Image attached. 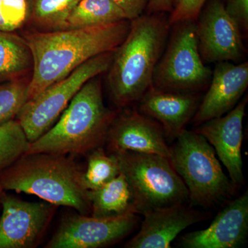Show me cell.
<instances>
[{"instance_id": "6da1fadb", "label": "cell", "mask_w": 248, "mask_h": 248, "mask_svg": "<svg viewBox=\"0 0 248 248\" xmlns=\"http://www.w3.org/2000/svg\"><path fill=\"white\" fill-rule=\"evenodd\" d=\"M130 27V21L125 19L95 27L23 32L33 61L27 101L91 59L114 51L125 40Z\"/></svg>"}, {"instance_id": "7a4b0ae2", "label": "cell", "mask_w": 248, "mask_h": 248, "mask_svg": "<svg viewBox=\"0 0 248 248\" xmlns=\"http://www.w3.org/2000/svg\"><path fill=\"white\" fill-rule=\"evenodd\" d=\"M170 27L164 14L141 15L130 20L128 35L114 50L107 72L109 93L119 108L139 102L153 86Z\"/></svg>"}, {"instance_id": "3957f363", "label": "cell", "mask_w": 248, "mask_h": 248, "mask_svg": "<svg viewBox=\"0 0 248 248\" xmlns=\"http://www.w3.org/2000/svg\"><path fill=\"white\" fill-rule=\"evenodd\" d=\"M69 155L27 153L0 172L3 190L33 195L56 205L91 215L83 171Z\"/></svg>"}, {"instance_id": "277c9868", "label": "cell", "mask_w": 248, "mask_h": 248, "mask_svg": "<svg viewBox=\"0 0 248 248\" xmlns=\"http://www.w3.org/2000/svg\"><path fill=\"white\" fill-rule=\"evenodd\" d=\"M116 114L105 106L100 76L89 80L72 99L53 126L27 153L88 155L106 143Z\"/></svg>"}, {"instance_id": "5b68a950", "label": "cell", "mask_w": 248, "mask_h": 248, "mask_svg": "<svg viewBox=\"0 0 248 248\" xmlns=\"http://www.w3.org/2000/svg\"><path fill=\"white\" fill-rule=\"evenodd\" d=\"M170 151V161L187 187L192 205L212 206L234 192V186L203 135L184 129Z\"/></svg>"}, {"instance_id": "8992f818", "label": "cell", "mask_w": 248, "mask_h": 248, "mask_svg": "<svg viewBox=\"0 0 248 248\" xmlns=\"http://www.w3.org/2000/svg\"><path fill=\"white\" fill-rule=\"evenodd\" d=\"M128 181L136 214L184 203L188 192L169 158L151 153H112Z\"/></svg>"}, {"instance_id": "52a82bcc", "label": "cell", "mask_w": 248, "mask_h": 248, "mask_svg": "<svg viewBox=\"0 0 248 248\" xmlns=\"http://www.w3.org/2000/svg\"><path fill=\"white\" fill-rule=\"evenodd\" d=\"M172 32L153 75V86L162 91L198 93L210 84L213 71L198 48L195 21L171 25Z\"/></svg>"}, {"instance_id": "ba28073f", "label": "cell", "mask_w": 248, "mask_h": 248, "mask_svg": "<svg viewBox=\"0 0 248 248\" xmlns=\"http://www.w3.org/2000/svg\"><path fill=\"white\" fill-rule=\"evenodd\" d=\"M114 51L94 57L29 99L16 117L29 142L35 141L55 124L72 99L89 80L107 73Z\"/></svg>"}, {"instance_id": "9c48e42d", "label": "cell", "mask_w": 248, "mask_h": 248, "mask_svg": "<svg viewBox=\"0 0 248 248\" xmlns=\"http://www.w3.org/2000/svg\"><path fill=\"white\" fill-rule=\"evenodd\" d=\"M0 248H35L41 244L58 206L21 200L6 191L1 197Z\"/></svg>"}, {"instance_id": "30bf717a", "label": "cell", "mask_w": 248, "mask_h": 248, "mask_svg": "<svg viewBox=\"0 0 248 248\" xmlns=\"http://www.w3.org/2000/svg\"><path fill=\"white\" fill-rule=\"evenodd\" d=\"M138 224L136 214L128 213L110 218L91 215H68L62 218L46 248H100L118 242Z\"/></svg>"}, {"instance_id": "8fae6325", "label": "cell", "mask_w": 248, "mask_h": 248, "mask_svg": "<svg viewBox=\"0 0 248 248\" xmlns=\"http://www.w3.org/2000/svg\"><path fill=\"white\" fill-rule=\"evenodd\" d=\"M198 48L204 63L239 62L246 49L242 32L221 0L204 5L196 21Z\"/></svg>"}, {"instance_id": "7c38bea8", "label": "cell", "mask_w": 248, "mask_h": 248, "mask_svg": "<svg viewBox=\"0 0 248 248\" xmlns=\"http://www.w3.org/2000/svg\"><path fill=\"white\" fill-rule=\"evenodd\" d=\"M247 102V97H245L224 115L207 121L195 130L213 147L235 187L244 183L241 146Z\"/></svg>"}, {"instance_id": "4fadbf2b", "label": "cell", "mask_w": 248, "mask_h": 248, "mask_svg": "<svg viewBox=\"0 0 248 248\" xmlns=\"http://www.w3.org/2000/svg\"><path fill=\"white\" fill-rule=\"evenodd\" d=\"M106 143L110 153L131 151L168 158L170 153L161 125L135 109L116 114Z\"/></svg>"}, {"instance_id": "5bb4252c", "label": "cell", "mask_w": 248, "mask_h": 248, "mask_svg": "<svg viewBox=\"0 0 248 248\" xmlns=\"http://www.w3.org/2000/svg\"><path fill=\"white\" fill-rule=\"evenodd\" d=\"M208 91L192 122L195 125L224 115L234 108L248 86V63H217Z\"/></svg>"}, {"instance_id": "9a60e30c", "label": "cell", "mask_w": 248, "mask_h": 248, "mask_svg": "<svg viewBox=\"0 0 248 248\" xmlns=\"http://www.w3.org/2000/svg\"><path fill=\"white\" fill-rule=\"evenodd\" d=\"M248 235V192L246 191L228 204L208 228L183 236L180 244L185 248H236L245 244Z\"/></svg>"}, {"instance_id": "2e32d148", "label": "cell", "mask_w": 248, "mask_h": 248, "mask_svg": "<svg viewBox=\"0 0 248 248\" xmlns=\"http://www.w3.org/2000/svg\"><path fill=\"white\" fill-rule=\"evenodd\" d=\"M139 111L161 125L166 138L175 140L200 105L197 93L162 91L152 86L139 101Z\"/></svg>"}, {"instance_id": "e0dca14e", "label": "cell", "mask_w": 248, "mask_h": 248, "mask_svg": "<svg viewBox=\"0 0 248 248\" xmlns=\"http://www.w3.org/2000/svg\"><path fill=\"white\" fill-rule=\"evenodd\" d=\"M143 215L141 229L125 248H170L183 231L203 219L200 214L184 203L156 209Z\"/></svg>"}, {"instance_id": "ac0fdd59", "label": "cell", "mask_w": 248, "mask_h": 248, "mask_svg": "<svg viewBox=\"0 0 248 248\" xmlns=\"http://www.w3.org/2000/svg\"><path fill=\"white\" fill-rule=\"evenodd\" d=\"M87 197L93 217L110 218L135 213L131 189L122 172L95 190H87Z\"/></svg>"}, {"instance_id": "d6986e66", "label": "cell", "mask_w": 248, "mask_h": 248, "mask_svg": "<svg viewBox=\"0 0 248 248\" xmlns=\"http://www.w3.org/2000/svg\"><path fill=\"white\" fill-rule=\"evenodd\" d=\"M32 68V54L24 37L0 31V83L31 77Z\"/></svg>"}, {"instance_id": "ffe728a7", "label": "cell", "mask_w": 248, "mask_h": 248, "mask_svg": "<svg viewBox=\"0 0 248 248\" xmlns=\"http://www.w3.org/2000/svg\"><path fill=\"white\" fill-rule=\"evenodd\" d=\"M125 19H128L125 14L111 0H80L67 17L64 29L95 27Z\"/></svg>"}, {"instance_id": "44dd1931", "label": "cell", "mask_w": 248, "mask_h": 248, "mask_svg": "<svg viewBox=\"0 0 248 248\" xmlns=\"http://www.w3.org/2000/svg\"><path fill=\"white\" fill-rule=\"evenodd\" d=\"M27 24L32 30L48 32L63 30L67 17L80 0H28Z\"/></svg>"}, {"instance_id": "7402d4cb", "label": "cell", "mask_w": 248, "mask_h": 248, "mask_svg": "<svg viewBox=\"0 0 248 248\" xmlns=\"http://www.w3.org/2000/svg\"><path fill=\"white\" fill-rule=\"evenodd\" d=\"M115 155H108L102 147L88 154L87 166L83 172V184L87 190H95L120 174Z\"/></svg>"}, {"instance_id": "603a6c76", "label": "cell", "mask_w": 248, "mask_h": 248, "mask_svg": "<svg viewBox=\"0 0 248 248\" xmlns=\"http://www.w3.org/2000/svg\"><path fill=\"white\" fill-rule=\"evenodd\" d=\"M29 145L30 142L17 120L0 126V172L25 154Z\"/></svg>"}, {"instance_id": "cb8c5ba5", "label": "cell", "mask_w": 248, "mask_h": 248, "mask_svg": "<svg viewBox=\"0 0 248 248\" xmlns=\"http://www.w3.org/2000/svg\"><path fill=\"white\" fill-rule=\"evenodd\" d=\"M31 77L0 83V126L16 120L27 102Z\"/></svg>"}, {"instance_id": "d4e9b609", "label": "cell", "mask_w": 248, "mask_h": 248, "mask_svg": "<svg viewBox=\"0 0 248 248\" xmlns=\"http://www.w3.org/2000/svg\"><path fill=\"white\" fill-rule=\"evenodd\" d=\"M28 0H0V31L16 32L27 24Z\"/></svg>"}, {"instance_id": "484cf974", "label": "cell", "mask_w": 248, "mask_h": 248, "mask_svg": "<svg viewBox=\"0 0 248 248\" xmlns=\"http://www.w3.org/2000/svg\"><path fill=\"white\" fill-rule=\"evenodd\" d=\"M207 0H174L170 13V25L184 21H197Z\"/></svg>"}, {"instance_id": "4316f807", "label": "cell", "mask_w": 248, "mask_h": 248, "mask_svg": "<svg viewBox=\"0 0 248 248\" xmlns=\"http://www.w3.org/2000/svg\"><path fill=\"white\" fill-rule=\"evenodd\" d=\"M227 12L237 23L241 32L248 29V0H227Z\"/></svg>"}, {"instance_id": "83f0119b", "label": "cell", "mask_w": 248, "mask_h": 248, "mask_svg": "<svg viewBox=\"0 0 248 248\" xmlns=\"http://www.w3.org/2000/svg\"><path fill=\"white\" fill-rule=\"evenodd\" d=\"M125 14L128 20L143 15L146 9L149 0H111Z\"/></svg>"}, {"instance_id": "f1b7e54d", "label": "cell", "mask_w": 248, "mask_h": 248, "mask_svg": "<svg viewBox=\"0 0 248 248\" xmlns=\"http://www.w3.org/2000/svg\"><path fill=\"white\" fill-rule=\"evenodd\" d=\"M174 0H149L147 9L148 14L170 13Z\"/></svg>"}, {"instance_id": "f546056e", "label": "cell", "mask_w": 248, "mask_h": 248, "mask_svg": "<svg viewBox=\"0 0 248 248\" xmlns=\"http://www.w3.org/2000/svg\"><path fill=\"white\" fill-rule=\"evenodd\" d=\"M2 188H1V187H0V213H1V194H2L3 192Z\"/></svg>"}]
</instances>
